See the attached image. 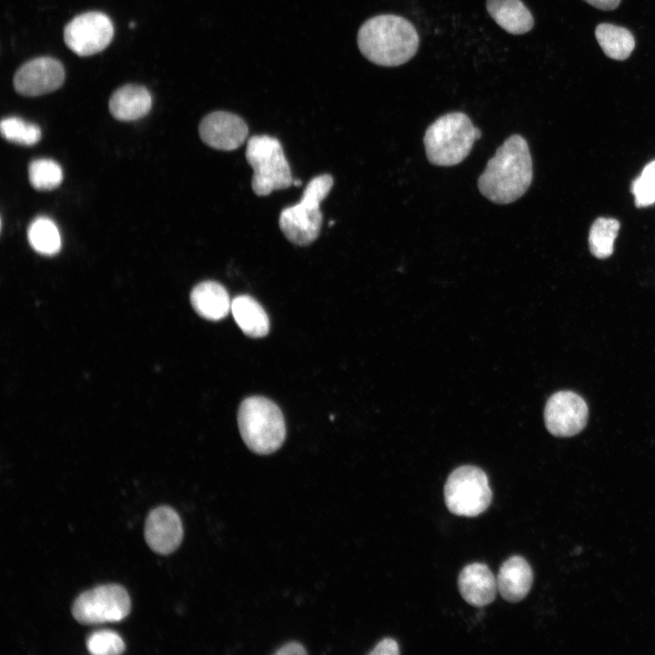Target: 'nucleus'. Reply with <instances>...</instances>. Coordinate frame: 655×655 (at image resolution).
Segmentation results:
<instances>
[{"label":"nucleus","mask_w":655,"mask_h":655,"mask_svg":"<svg viewBox=\"0 0 655 655\" xmlns=\"http://www.w3.org/2000/svg\"><path fill=\"white\" fill-rule=\"evenodd\" d=\"M28 178L34 188L52 190L61 184L63 170L53 159L38 158L29 164Z\"/></svg>","instance_id":"5701e85b"},{"label":"nucleus","mask_w":655,"mask_h":655,"mask_svg":"<svg viewBox=\"0 0 655 655\" xmlns=\"http://www.w3.org/2000/svg\"><path fill=\"white\" fill-rule=\"evenodd\" d=\"M590 5L604 11H610L617 8L621 0H584Z\"/></svg>","instance_id":"c85d7f7f"},{"label":"nucleus","mask_w":655,"mask_h":655,"mask_svg":"<svg viewBox=\"0 0 655 655\" xmlns=\"http://www.w3.org/2000/svg\"><path fill=\"white\" fill-rule=\"evenodd\" d=\"M130 610L126 590L118 584H105L82 592L73 602L72 615L79 623L92 625L120 621Z\"/></svg>","instance_id":"6e6552de"},{"label":"nucleus","mask_w":655,"mask_h":655,"mask_svg":"<svg viewBox=\"0 0 655 655\" xmlns=\"http://www.w3.org/2000/svg\"><path fill=\"white\" fill-rule=\"evenodd\" d=\"M444 499L448 509L454 515L479 516L489 508L492 500L486 473L471 465L455 469L446 480Z\"/></svg>","instance_id":"0eeeda50"},{"label":"nucleus","mask_w":655,"mask_h":655,"mask_svg":"<svg viewBox=\"0 0 655 655\" xmlns=\"http://www.w3.org/2000/svg\"><path fill=\"white\" fill-rule=\"evenodd\" d=\"M620 229V223L614 218L599 217L590 227L589 246L597 258H607L613 253V244Z\"/></svg>","instance_id":"4be33fe9"},{"label":"nucleus","mask_w":655,"mask_h":655,"mask_svg":"<svg viewBox=\"0 0 655 655\" xmlns=\"http://www.w3.org/2000/svg\"><path fill=\"white\" fill-rule=\"evenodd\" d=\"M418 34L408 19L396 15H379L368 19L358 32V45L370 62L398 66L417 53Z\"/></svg>","instance_id":"f03ea898"},{"label":"nucleus","mask_w":655,"mask_h":655,"mask_svg":"<svg viewBox=\"0 0 655 655\" xmlns=\"http://www.w3.org/2000/svg\"><path fill=\"white\" fill-rule=\"evenodd\" d=\"M460 595L466 602L474 607H484L496 598L497 579L489 568L480 562L465 566L458 578Z\"/></svg>","instance_id":"4468645a"},{"label":"nucleus","mask_w":655,"mask_h":655,"mask_svg":"<svg viewBox=\"0 0 655 655\" xmlns=\"http://www.w3.org/2000/svg\"><path fill=\"white\" fill-rule=\"evenodd\" d=\"M487 11L505 31L523 35L534 25V18L521 0H487Z\"/></svg>","instance_id":"a211bd4d"},{"label":"nucleus","mask_w":655,"mask_h":655,"mask_svg":"<svg viewBox=\"0 0 655 655\" xmlns=\"http://www.w3.org/2000/svg\"><path fill=\"white\" fill-rule=\"evenodd\" d=\"M0 130L2 136L7 141L33 146L42 136L41 129L37 125L28 123L17 116L5 117L1 121Z\"/></svg>","instance_id":"b1692460"},{"label":"nucleus","mask_w":655,"mask_h":655,"mask_svg":"<svg viewBox=\"0 0 655 655\" xmlns=\"http://www.w3.org/2000/svg\"><path fill=\"white\" fill-rule=\"evenodd\" d=\"M293 185H294V186H300V185H301V181H300V180H295V179H294V180H293Z\"/></svg>","instance_id":"c756f323"},{"label":"nucleus","mask_w":655,"mask_h":655,"mask_svg":"<svg viewBox=\"0 0 655 655\" xmlns=\"http://www.w3.org/2000/svg\"><path fill=\"white\" fill-rule=\"evenodd\" d=\"M145 539L150 549L158 554L175 551L183 539V526L177 512L168 506L152 509L146 520Z\"/></svg>","instance_id":"ddd939ff"},{"label":"nucleus","mask_w":655,"mask_h":655,"mask_svg":"<svg viewBox=\"0 0 655 655\" xmlns=\"http://www.w3.org/2000/svg\"><path fill=\"white\" fill-rule=\"evenodd\" d=\"M595 36L604 54L614 60L627 59L635 48L633 35L622 26L601 23L595 29Z\"/></svg>","instance_id":"aec40b11"},{"label":"nucleus","mask_w":655,"mask_h":655,"mask_svg":"<svg viewBox=\"0 0 655 655\" xmlns=\"http://www.w3.org/2000/svg\"><path fill=\"white\" fill-rule=\"evenodd\" d=\"M65 81V69L56 59L34 58L22 65L14 76V87L25 96H38L58 89Z\"/></svg>","instance_id":"9b49d317"},{"label":"nucleus","mask_w":655,"mask_h":655,"mask_svg":"<svg viewBox=\"0 0 655 655\" xmlns=\"http://www.w3.org/2000/svg\"><path fill=\"white\" fill-rule=\"evenodd\" d=\"M114 35L110 18L101 12H86L74 17L64 29L66 45L76 55L87 56L104 50Z\"/></svg>","instance_id":"1a4fd4ad"},{"label":"nucleus","mask_w":655,"mask_h":655,"mask_svg":"<svg viewBox=\"0 0 655 655\" xmlns=\"http://www.w3.org/2000/svg\"><path fill=\"white\" fill-rule=\"evenodd\" d=\"M199 136L208 146L230 151L244 144L248 135L246 122L238 116L226 111L207 115L199 124Z\"/></svg>","instance_id":"f8f14e48"},{"label":"nucleus","mask_w":655,"mask_h":655,"mask_svg":"<svg viewBox=\"0 0 655 655\" xmlns=\"http://www.w3.org/2000/svg\"><path fill=\"white\" fill-rule=\"evenodd\" d=\"M533 572L528 561L520 556L509 558L500 566L497 586L500 596L509 602H518L529 593Z\"/></svg>","instance_id":"2eb2a0df"},{"label":"nucleus","mask_w":655,"mask_h":655,"mask_svg":"<svg viewBox=\"0 0 655 655\" xmlns=\"http://www.w3.org/2000/svg\"><path fill=\"white\" fill-rule=\"evenodd\" d=\"M88 651L94 655H116L125 650L122 638L115 631L101 630L90 634L86 640Z\"/></svg>","instance_id":"a878e982"},{"label":"nucleus","mask_w":655,"mask_h":655,"mask_svg":"<svg viewBox=\"0 0 655 655\" xmlns=\"http://www.w3.org/2000/svg\"><path fill=\"white\" fill-rule=\"evenodd\" d=\"M589 409L585 400L572 391H559L547 401L544 419L547 429L557 437H571L586 426Z\"/></svg>","instance_id":"9d476101"},{"label":"nucleus","mask_w":655,"mask_h":655,"mask_svg":"<svg viewBox=\"0 0 655 655\" xmlns=\"http://www.w3.org/2000/svg\"><path fill=\"white\" fill-rule=\"evenodd\" d=\"M533 177L532 160L524 137L515 134L499 146L478 179L479 192L496 204H509L521 197Z\"/></svg>","instance_id":"f257e3e1"},{"label":"nucleus","mask_w":655,"mask_h":655,"mask_svg":"<svg viewBox=\"0 0 655 655\" xmlns=\"http://www.w3.org/2000/svg\"><path fill=\"white\" fill-rule=\"evenodd\" d=\"M237 422L245 444L257 454H271L285 440L283 414L277 404L267 398L254 396L244 399L238 408Z\"/></svg>","instance_id":"20e7f679"},{"label":"nucleus","mask_w":655,"mask_h":655,"mask_svg":"<svg viewBox=\"0 0 655 655\" xmlns=\"http://www.w3.org/2000/svg\"><path fill=\"white\" fill-rule=\"evenodd\" d=\"M231 312L240 329L248 337L262 338L269 331V319L262 306L247 295L236 297Z\"/></svg>","instance_id":"6ab92c4d"},{"label":"nucleus","mask_w":655,"mask_h":655,"mask_svg":"<svg viewBox=\"0 0 655 655\" xmlns=\"http://www.w3.org/2000/svg\"><path fill=\"white\" fill-rule=\"evenodd\" d=\"M631 193L637 207L655 203V159L648 163L641 174L632 182Z\"/></svg>","instance_id":"393cba45"},{"label":"nucleus","mask_w":655,"mask_h":655,"mask_svg":"<svg viewBox=\"0 0 655 655\" xmlns=\"http://www.w3.org/2000/svg\"><path fill=\"white\" fill-rule=\"evenodd\" d=\"M481 131L463 112L439 116L427 128L423 143L430 164L451 166L462 162L470 153Z\"/></svg>","instance_id":"7ed1b4c3"},{"label":"nucleus","mask_w":655,"mask_h":655,"mask_svg":"<svg viewBox=\"0 0 655 655\" xmlns=\"http://www.w3.org/2000/svg\"><path fill=\"white\" fill-rule=\"evenodd\" d=\"M246 158L254 171L251 185L257 196H267L293 185L290 166L277 138L266 135L250 137Z\"/></svg>","instance_id":"423d86ee"},{"label":"nucleus","mask_w":655,"mask_h":655,"mask_svg":"<svg viewBox=\"0 0 655 655\" xmlns=\"http://www.w3.org/2000/svg\"><path fill=\"white\" fill-rule=\"evenodd\" d=\"M275 654L277 655H301V654H307V650H305L304 646L297 641H290L280 647Z\"/></svg>","instance_id":"cd10ccee"},{"label":"nucleus","mask_w":655,"mask_h":655,"mask_svg":"<svg viewBox=\"0 0 655 655\" xmlns=\"http://www.w3.org/2000/svg\"><path fill=\"white\" fill-rule=\"evenodd\" d=\"M332 186L333 177L330 175L315 176L307 185L300 201L281 211L279 227L290 242L307 246L317 239L323 220L320 204Z\"/></svg>","instance_id":"39448f33"},{"label":"nucleus","mask_w":655,"mask_h":655,"mask_svg":"<svg viewBox=\"0 0 655 655\" xmlns=\"http://www.w3.org/2000/svg\"><path fill=\"white\" fill-rule=\"evenodd\" d=\"M27 237L32 248L41 255L54 256L60 251L61 236L49 217H35L28 227Z\"/></svg>","instance_id":"412c9836"},{"label":"nucleus","mask_w":655,"mask_h":655,"mask_svg":"<svg viewBox=\"0 0 655 655\" xmlns=\"http://www.w3.org/2000/svg\"><path fill=\"white\" fill-rule=\"evenodd\" d=\"M152 106L149 91L137 85H126L116 89L109 99L111 115L120 121H133L148 114Z\"/></svg>","instance_id":"dca6fc26"},{"label":"nucleus","mask_w":655,"mask_h":655,"mask_svg":"<svg viewBox=\"0 0 655 655\" xmlns=\"http://www.w3.org/2000/svg\"><path fill=\"white\" fill-rule=\"evenodd\" d=\"M191 304L196 312L208 320H220L231 311V302L227 289L216 281H203L191 291Z\"/></svg>","instance_id":"f3484780"},{"label":"nucleus","mask_w":655,"mask_h":655,"mask_svg":"<svg viewBox=\"0 0 655 655\" xmlns=\"http://www.w3.org/2000/svg\"><path fill=\"white\" fill-rule=\"evenodd\" d=\"M370 655H398L399 648L398 642L391 639L386 638L379 641L374 649L368 652Z\"/></svg>","instance_id":"bb28decb"}]
</instances>
